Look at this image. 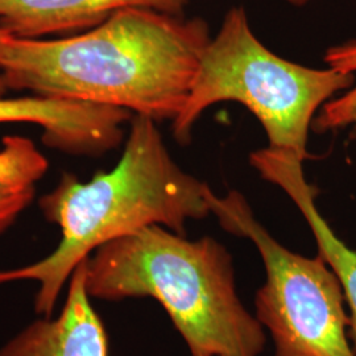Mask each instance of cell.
I'll return each mask as SVG.
<instances>
[{"label": "cell", "mask_w": 356, "mask_h": 356, "mask_svg": "<svg viewBox=\"0 0 356 356\" xmlns=\"http://www.w3.org/2000/svg\"><path fill=\"white\" fill-rule=\"evenodd\" d=\"M210 40L201 17L129 7L72 38L10 35L0 73L8 90L173 122Z\"/></svg>", "instance_id": "1"}, {"label": "cell", "mask_w": 356, "mask_h": 356, "mask_svg": "<svg viewBox=\"0 0 356 356\" xmlns=\"http://www.w3.org/2000/svg\"><path fill=\"white\" fill-rule=\"evenodd\" d=\"M157 123L134 115L124 149L113 169L89 181L65 173L40 198L42 216L58 226L61 239L38 261L0 270V285L36 282L35 310L48 317L74 269L99 247L152 225L185 235L189 220L211 214L209 185L175 161Z\"/></svg>", "instance_id": "2"}, {"label": "cell", "mask_w": 356, "mask_h": 356, "mask_svg": "<svg viewBox=\"0 0 356 356\" xmlns=\"http://www.w3.org/2000/svg\"><path fill=\"white\" fill-rule=\"evenodd\" d=\"M83 264L92 300L159 301L191 356H259L264 350V327L238 296L232 257L210 236L189 241L152 225L99 247Z\"/></svg>", "instance_id": "3"}, {"label": "cell", "mask_w": 356, "mask_h": 356, "mask_svg": "<svg viewBox=\"0 0 356 356\" xmlns=\"http://www.w3.org/2000/svg\"><path fill=\"white\" fill-rule=\"evenodd\" d=\"M355 82V74L281 58L254 36L245 10L232 7L204 49L188 101L173 120V135L186 144L210 106L241 103L264 128L269 148L296 153L305 161L314 118Z\"/></svg>", "instance_id": "4"}, {"label": "cell", "mask_w": 356, "mask_h": 356, "mask_svg": "<svg viewBox=\"0 0 356 356\" xmlns=\"http://www.w3.org/2000/svg\"><path fill=\"white\" fill-rule=\"evenodd\" d=\"M207 201L222 229L251 241L261 256L266 281L254 297V317L270 334L275 356H356L343 288L325 259L277 242L239 191L219 197L209 188Z\"/></svg>", "instance_id": "5"}, {"label": "cell", "mask_w": 356, "mask_h": 356, "mask_svg": "<svg viewBox=\"0 0 356 356\" xmlns=\"http://www.w3.org/2000/svg\"><path fill=\"white\" fill-rule=\"evenodd\" d=\"M91 300L82 261L69 279L60 314L26 325L0 346V356H108L106 331Z\"/></svg>", "instance_id": "6"}, {"label": "cell", "mask_w": 356, "mask_h": 356, "mask_svg": "<svg viewBox=\"0 0 356 356\" xmlns=\"http://www.w3.org/2000/svg\"><path fill=\"white\" fill-rule=\"evenodd\" d=\"M33 124L53 149L94 156L107 144L113 116L108 107L45 97L0 98V124Z\"/></svg>", "instance_id": "7"}, {"label": "cell", "mask_w": 356, "mask_h": 356, "mask_svg": "<svg viewBox=\"0 0 356 356\" xmlns=\"http://www.w3.org/2000/svg\"><path fill=\"white\" fill-rule=\"evenodd\" d=\"M302 160L289 152L269 151L259 160V175L286 193L305 218L318 247V254L342 284L348 306V338L356 355V250L337 236L316 204L318 191L307 182Z\"/></svg>", "instance_id": "8"}, {"label": "cell", "mask_w": 356, "mask_h": 356, "mask_svg": "<svg viewBox=\"0 0 356 356\" xmlns=\"http://www.w3.org/2000/svg\"><path fill=\"white\" fill-rule=\"evenodd\" d=\"M188 0H0V26L11 36L45 38L89 31L129 7L182 16Z\"/></svg>", "instance_id": "9"}, {"label": "cell", "mask_w": 356, "mask_h": 356, "mask_svg": "<svg viewBox=\"0 0 356 356\" xmlns=\"http://www.w3.org/2000/svg\"><path fill=\"white\" fill-rule=\"evenodd\" d=\"M49 168L47 156L26 136L8 135L0 141V235L23 214Z\"/></svg>", "instance_id": "10"}, {"label": "cell", "mask_w": 356, "mask_h": 356, "mask_svg": "<svg viewBox=\"0 0 356 356\" xmlns=\"http://www.w3.org/2000/svg\"><path fill=\"white\" fill-rule=\"evenodd\" d=\"M323 61L329 67L356 76V40L331 47L325 53ZM312 128L317 134L348 129L350 138L356 140V82L319 110Z\"/></svg>", "instance_id": "11"}, {"label": "cell", "mask_w": 356, "mask_h": 356, "mask_svg": "<svg viewBox=\"0 0 356 356\" xmlns=\"http://www.w3.org/2000/svg\"><path fill=\"white\" fill-rule=\"evenodd\" d=\"M8 36H10V33H8L3 26H0V56H1V51H3L4 42H6V40H7ZM7 90H8V88H7V83H6L4 78H3L1 73H0V98H3V97H4V94H6V91H7Z\"/></svg>", "instance_id": "12"}, {"label": "cell", "mask_w": 356, "mask_h": 356, "mask_svg": "<svg viewBox=\"0 0 356 356\" xmlns=\"http://www.w3.org/2000/svg\"><path fill=\"white\" fill-rule=\"evenodd\" d=\"M285 1L291 3L293 6H305V4H307V3L312 1V0H285Z\"/></svg>", "instance_id": "13"}]
</instances>
